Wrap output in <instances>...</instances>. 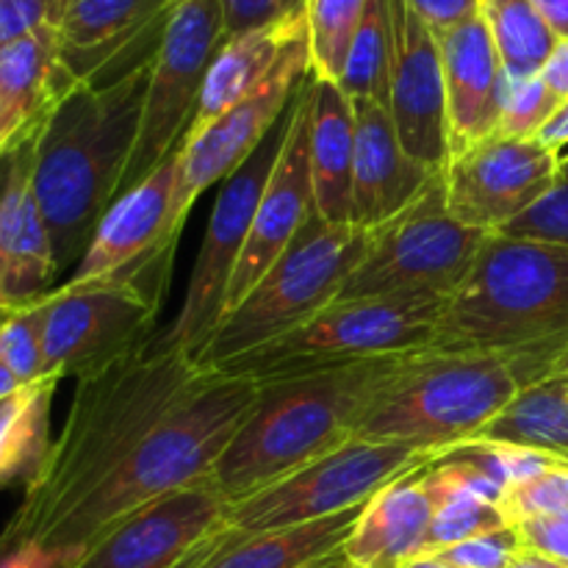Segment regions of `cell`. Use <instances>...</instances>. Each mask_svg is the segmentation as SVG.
I'll return each instance as SVG.
<instances>
[{
    "label": "cell",
    "mask_w": 568,
    "mask_h": 568,
    "mask_svg": "<svg viewBox=\"0 0 568 568\" xmlns=\"http://www.w3.org/2000/svg\"><path fill=\"white\" fill-rule=\"evenodd\" d=\"M203 375L161 333L78 381L64 427L0 532V555L42 547L50 532L120 471L166 410Z\"/></svg>",
    "instance_id": "cell-1"
},
{
    "label": "cell",
    "mask_w": 568,
    "mask_h": 568,
    "mask_svg": "<svg viewBox=\"0 0 568 568\" xmlns=\"http://www.w3.org/2000/svg\"><path fill=\"white\" fill-rule=\"evenodd\" d=\"M150 61L105 87L78 83L33 142V194L59 275L81 264L94 231L120 197L142 116Z\"/></svg>",
    "instance_id": "cell-2"
},
{
    "label": "cell",
    "mask_w": 568,
    "mask_h": 568,
    "mask_svg": "<svg viewBox=\"0 0 568 568\" xmlns=\"http://www.w3.org/2000/svg\"><path fill=\"white\" fill-rule=\"evenodd\" d=\"M258 388L261 383L247 377L203 372L142 438L120 471L83 499L39 549L78 560L94 538L133 510L178 488L209 480L258 397Z\"/></svg>",
    "instance_id": "cell-3"
},
{
    "label": "cell",
    "mask_w": 568,
    "mask_h": 568,
    "mask_svg": "<svg viewBox=\"0 0 568 568\" xmlns=\"http://www.w3.org/2000/svg\"><path fill=\"white\" fill-rule=\"evenodd\" d=\"M566 347V244L488 233L469 275L447 297L427 349L538 355L555 375Z\"/></svg>",
    "instance_id": "cell-4"
},
{
    "label": "cell",
    "mask_w": 568,
    "mask_h": 568,
    "mask_svg": "<svg viewBox=\"0 0 568 568\" xmlns=\"http://www.w3.org/2000/svg\"><path fill=\"white\" fill-rule=\"evenodd\" d=\"M405 355L261 383L242 427L214 466L227 503L250 497L353 442L377 388Z\"/></svg>",
    "instance_id": "cell-5"
},
{
    "label": "cell",
    "mask_w": 568,
    "mask_h": 568,
    "mask_svg": "<svg viewBox=\"0 0 568 568\" xmlns=\"http://www.w3.org/2000/svg\"><path fill=\"white\" fill-rule=\"evenodd\" d=\"M547 377L552 366L538 355L422 349L405 355L377 388L355 438L442 455L475 442L521 388Z\"/></svg>",
    "instance_id": "cell-6"
},
{
    "label": "cell",
    "mask_w": 568,
    "mask_h": 568,
    "mask_svg": "<svg viewBox=\"0 0 568 568\" xmlns=\"http://www.w3.org/2000/svg\"><path fill=\"white\" fill-rule=\"evenodd\" d=\"M444 305L447 297L442 294L331 303L303 325L211 372L272 383L392 355H414L430 347Z\"/></svg>",
    "instance_id": "cell-7"
},
{
    "label": "cell",
    "mask_w": 568,
    "mask_h": 568,
    "mask_svg": "<svg viewBox=\"0 0 568 568\" xmlns=\"http://www.w3.org/2000/svg\"><path fill=\"white\" fill-rule=\"evenodd\" d=\"M175 247H164L120 275L61 283L42 300V377L94 375L153 338Z\"/></svg>",
    "instance_id": "cell-8"
},
{
    "label": "cell",
    "mask_w": 568,
    "mask_h": 568,
    "mask_svg": "<svg viewBox=\"0 0 568 568\" xmlns=\"http://www.w3.org/2000/svg\"><path fill=\"white\" fill-rule=\"evenodd\" d=\"M366 236L369 231L358 225H331L314 216L216 325L200 353L197 369H216L336 303L344 281L364 255Z\"/></svg>",
    "instance_id": "cell-9"
},
{
    "label": "cell",
    "mask_w": 568,
    "mask_h": 568,
    "mask_svg": "<svg viewBox=\"0 0 568 568\" xmlns=\"http://www.w3.org/2000/svg\"><path fill=\"white\" fill-rule=\"evenodd\" d=\"M433 458L436 455L410 447V444L353 438L344 447L305 464L303 469L231 503L225 527L194 555V560L211 547L242 541V538L261 536V532L311 525V521L331 519L344 510L361 508L383 486L433 464ZM194 560L189 568L194 566Z\"/></svg>",
    "instance_id": "cell-10"
},
{
    "label": "cell",
    "mask_w": 568,
    "mask_h": 568,
    "mask_svg": "<svg viewBox=\"0 0 568 568\" xmlns=\"http://www.w3.org/2000/svg\"><path fill=\"white\" fill-rule=\"evenodd\" d=\"M486 236L449 214L442 172H436L414 203L372 227L336 303L399 294L449 297L469 275Z\"/></svg>",
    "instance_id": "cell-11"
},
{
    "label": "cell",
    "mask_w": 568,
    "mask_h": 568,
    "mask_svg": "<svg viewBox=\"0 0 568 568\" xmlns=\"http://www.w3.org/2000/svg\"><path fill=\"white\" fill-rule=\"evenodd\" d=\"M225 42L220 0H183L150 61L142 116L120 194L159 170L189 136L205 75Z\"/></svg>",
    "instance_id": "cell-12"
},
{
    "label": "cell",
    "mask_w": 568,
    "mask_h": 568,
    "mask_svg": "<svg viewBox=\"0 0 568 568\" xmlns=\"http://www.w3.org/2000/svg\"><path fill=\"white\" fill-rule=\"evenodd\" d=\"M286 133L288 111L266 133V139L253 150V155L222 181L220 197L214 200L209 227H205L203 247H200L192 277H189L186 297H183V305L170 331L161 333L170 347H175L194 364H197L200 353L225 316L233 272L242 258L244 244H247L255 209H258V200L264 194Z\"/></svg>",
    "instance_id": "cell-13"
},
{
    "label": "cell",
    "mask_w": 568,
    "mask_h": 568,
    "mask_svg": "<svg viewBox=\"0 0 568 568\" xmlns=\"http://www.w3.org/2000/svg\"><path fill=\"white\" fill-rule=\"evenodd\" d=\"M311 72L308 33L288 48L281 64L253 94L233 105L231 111L189 133L178 150L175 189L170 203V242L178 244L194 200L203 197L214 183H222L233 170L244 164L266 139V133L281 122L292 105L294 94Z\"/></svg>",
    "instance_id": "cell-14"
},
{
    "label": "cell",
    "mask_w": 568,
    "mask_h": 568,
    "mask_svg": "<svg viewBox=\"0 0 568 568\" xmlns=\"http://www.w3.org/2000/svg\"><path fill=\"white\" fill-rule=\"evenodd\" d=\"M564 155L538 139L491 136L442 170L447 209L460 225L499 233L552 189Z\"/></svg>",
    "instance_id": "cell-15"
},
{
    "label": "cell",
    "mask_w": 568,
    "mask_h": 568,
    "mask_svg": "<svg viewBox=\"0 0 568 568\" xmlns=\"http://www.w3.org/2000/svg\"><path fill=\"white\" fill-rule=\"evenodd\" d=\"M227 508L214 477L178 488L109 527L70 568H189L225 527Z\"/></svg>",
    "instance_id": "cell-16"
},
{
    "label": "cell",
    "mask_w": 568,
    "mask_h": 568,
    "mask_svg": "<svg viewBox=\"0 0 568 568\" xmlns=\"http://www.w3.org/2000/svg\"><path fill=\"white\" fill-rule=\"evenodd\" d=\"M183 0H61L59 53L75 83L105 87L153 61Z\"/></svg>",
    "instance_id": "cell-17"
},
{
    "label": "cell",
    "mask_w": 568,
    "mask_h": 568,
    "mask_svg": "<svg viewBox=\"0 0 568 568\" xmlns=\"http://www.w3.org/2000/svg\"><path fill=\"white\" fill-rule=\"evenodd\" d=\"M316 216L314 178H311V72L294 94L288 109V133L277 153L272 175L255 209L253 227L242 250L231 288L227 311L242 303L244 294L261 281L266 270L288 250L297 233ZM225 320V316H222Z\"/></svg>",
    "instance_id": "cell-18"
},
{
    "label": "cell",
    "mask_w": 568,
    "mask_h": 568,
    "mask_svg": "<svg viewBox=\"0 0 568 568\" xmlns=\"http://www.w3.org/2000/svg\"><path fill=\"white\" fill-rule=\"evenodd\" d=\"M388 111L410 159L442 172L449 155L447 92L438 37L408 6L394 0V61Z\"/></svg>",
    "instance_id": "cell-19"
},
{
    "label": "cell",
    "mask_w": 568,
    "mask_h": 568,
    "mask_svg": "<svg viewBox=\"0 0 568 568\" xmlns=\"http://www.w3.org/2000/svg\"><path fill=\"white\" fill-rule=\"evenodd\" d=\"M37 133L14 148L9 186L0 203V316L37 305L59 281L53 242L33 194Z\"/></svg>",
    "instance_id": "cell-20"
},
{
    "label": "cell",
    "mask_w": 568,
    "mask_h": 568,
    "mask_svg": "<svg viewBox=\"0 0 568 568\" xmlns=\"http://www.w3.org/2000/svg\"><path fill=\"white\" fill-rule=\"evenodd\" d=\"M438 48L447 92L449 150L455 155L497 136L510 81L480 14L442 33Z\"/></svg>",
    "instance_id": "cell-21"
},
{
    "label": "cell",
    "mask_w": 568,
    "mask_h": 568,
    "mask_svg": "<svg viewBox=\"0 0 568 568\" xmlns=\"http://www.w3.org/2000/svg\"><path fill=\"white\" fill-rule=\"evenodd\" d=\"M175 172L178 150L142 183L120 194L94 231L81 264L64 283L78 286V283L103 281V277L131 270L159 250L178 247L175 242H170V203Z\"/></svg>",
    "instance_id": "cell-22"
},
{
    "label": "cell",
    "mask_w": 568,
    "mask_h": 568,
    "mask_svg": "<svg viewBox=\"0 0 568 568\" xmlns=\"http://www.w3.org/2000/svg\"><path fill=\"white\" fill-rule=\"evenodd\" d=\"M353 225L372 231L414 203L436 172L410 159L399 142L388 105L377 100H353Z\"/></svg>",
    "instance_id": "cell-23"
},
{
    "label": "cell",
    "mask_w": 568,
    "mask_h": 568,
    "mask_svg": "<svg viewBox=\"0 0 568 568\" xmlns=\"http://www.w3.org/2000/svg\"><path fill=\"white\" fill-rule=\"evenodd\" d=\"M78 83L67 72L59 53L55 26H44L28 37L0 48V153L14 150L33 136Z\"/></svg>",
    "instance_id": "cell-24"
},
{
    "label": "cell",
    "mask_w": 568,
    "mask_h": 568,
    "mask_svg": "<svg viewBox=\"0 0 568 568\" xmlns=\"http://www.w3.org/2000/svg\"><path fill=\"white\" fill-rule=\"evenodd\" d=\"M427 466L392 480L364 505L342 547L355 568H399L425 555L436 510L425 486Z\"/></svg>",
    "instance_id": "cell-25"
},
{
    "label": "cell",
    "mask_w": 568,
    "mask_h": 568,
    "mask_svg": "<svg viewBox=\"0 0 568 568\" xmlns=\"http://www.w3.org/2000/svg\"><path fill=\"white\" fill-rule=\"evenodd\" d=\"M355 109L338 83L311 75V178L316 216L353 225Z\"/></svg>",
    "instance_id": "cell-26"
},
{
    "label": "cell",
    "mask_w": 568,
    "mask_h": 568,
    "mask_svg": "<svg viewBox=\"0 0 568 568\" xmlns=\"http://www.w3.org/2000/svg\"><path fill=\"white\" fill-rule=\"evenodd\" d=\"M303 37L305 9L281 22L255 28V31L242 33V37L225 39L220 53L214 55L209 67L203 92H200L197 114H194L189 133L203 131L205 125L220 120L233 105L242 103L247 94H253L275 72L283 55L288 53V48Z\"/></svg>",
    "instance_id": "cell-27"
},
{
    "label": "cell",
    "mask_w": 568,
    "mask_h": 568,
    "mask_svg": "<svg viewBox=\"0 0 568 568\" xmlns=\"http://www.w3.org/2000/svg\"><path fill=\"white\" fill-rule=\"evenodd\" d=\"M361 510L364 505L311 525L261 532L242 541L211 547L194 560L192 568H303L316 564L344 547Z\"/></svg>",
    "instance_id": "cell-28"
},
{
    "label": "cell",
    "mask_w": 568,
    "mask_h": 568,
    "mask_svg": "<svg viewBox=\"0 0 568 568\" xmlns=\"http://www.w3.org/2000/svg\"><path fill=\"white\" fill-rule=\"evenodd\" d=\"M538 449L568 464V381L552 375L521 388L514 403L475 438Z\"/></svg>",
    "instance_id": "cell-29"
},
{
    "label": "cell",
    "mask_w": 568,
    "mask_h": 568,
    "mask_svg": "<svg viewBox=\"0 0 568 568\" xmlns=\"http://www.w3.org/2000/svg\"><path fill=\"white\" fill-rule=\"evenodd\" d=\"M59 381L22 386L14 397L0 403V488L17 480H33L50 449V405Z\"/></svg>",
    "instance_id": "cell-30"
},
{
    "label": "cell",
    "mask_w": 568,
    "mask_h": 568,
    "mask_svg": "<svg viewBox=\"0 0 568 568\" xmlns=\"http://www.w3.org/2000/svg\"><path fill=\"white\" fill-rule=\"evenodd\" d=\"M480 17L510 81L536 78L552 55L558 37L532 0H480Z\"/></svg>",
    "instance_id": "cell-31"
},
{
    "label": "cell",
    "mask_w": 568,
    "mask_h": 568,
    "mask_svg": "<svg viewBox=\"0 0 568 568\" xmlns=\"http://www.w3.org/2000/svg\"><path fill=\"white\" fill-rule=\"evenodd\" d=\"M394 61V0H366L364 17L338 81L349 100H377L388 105Z\"/></svg>",
    "instance_id": "cell-32"
},
{
    "label": "cell",
    "mask_w": 568,
    "mask_h": 568,
    "mask_svg": "<svg viewBox=\"0 0 568 568\" xmlns=\"http://www.w3.org/2000/svg\"><path fill=\"white\" fill-rule=\"evenodd\" d=\"M364 6L366 0H305L308 61L316 81H342Z\"/></svg>",
    "instance_id": "cell-33"
},
{
    "label": "cell",
    "mask_w": 568,
    "mask_h": 568,
    "mask_svg": "<svg viewBox=\"0 0 568 568\" xmlns=\"http://www.w3.org/2000/svg\"><path fill=\"white\" fill-rule=\"evenodd\" d=\"M430 497L436 510H433L430 536H427V547L422 558L508 527L499 505L486 497H477V494L469 491H430Z\"/></svg>",
    "instance_id": "cell-34"
},
{
    "label": "cell",
    "mask_w": 568,
    "mask_h": 568,
    "mask_svg": "<svg viewBox=\"0 0 568 568\" xmlns=\"http://www.w3.org/2000/svg\"><path fill=\"white\" fill-rule=\"evenodd\" d=\"M42 300L0 320V364L9 366L22 386L42 381Z\"/></svg>",
    "instance_id": "cell-35"
},
{
    "label": "cell",
    "mask_w": 568,
    "mask_h": 568,
    "mask_svg": "<svg viewBox=\"0 0 568 568\" xmlns=\"http://www.w3.org/2000/svg\"><path fill=\"white\" fill-rule=\"evenodd\" d=\"M499 510L508 525H521L538 516L568 514V466H552L530 480L505 488Z\"/></svg>",
    "instance_id": "cell-36"
},
{
    "label": "cell",
    "mask_w": 568,
    "mask_h": 568,
    "mask_svg": "<svg viewBox=\"0 0 568 568\" xmlns=\"http://www.w3.org/2000/svg\"><path fill=\"white\" fill-rule=\"evenodd\" d=\"M558 105L560 100L541 81V75L527 78V81H510L508 98H505L503 105V116H499L497 136L536 139L541 133V128L549 122V116L558 111Z\"/></svg>",
    "instance_id": "cell-37"
},
{
    "label": "cell",
    "mask_w": 568,
    "mask_h": 568,
    "mask_svg": "<svg viewBox=\"0 0 568 568\" xmlns=\"http://www.w3.org/2000/svg\"><path fill=\"white\" fill-rule=\"evenodd\" d=\"M503 236L536 239V242L566 244L568 247V155L560 159L552 189L527 214L503 227Z\"/></svg>",
    "instance_id": "cell-38"
},
{
    "label": "cell",
    "mask_w": 568,
    "mask_h": 568,
    "mask_svg": "<svg viewBox=\"0 0 568 568\" xmlns=\"http://www.w3.org/2000/svg\"><path fill=\"white\" fill-rule=\"evenodd\" d=\"M521 549H525V544H521L519 530L508 525L497 532H488V536L471 538V541L458 544V547L444 549L433 558H442L458 568H510Z\"/></svg>",
    "instance_id": "cell-39"
},
{
    "label": "cell",
    "mask_w": 568,
    "mask_h": 568,
    "mask_svg": "<svg viewBox=\"0 0 568 568\" xmlns=\"http://www.w3.org/2000/svg\"><path fill=\"white\" fill-rule=\"evenodd\" d=\"M225 39L272 26L305 9V0H220Z\"/></svg>",
    "instance_id": "cell-40"
},
{
    "label": "cell",
    "mask_w": 568,
    "mask_h": 568,
    "mask_svg": "<svg viewBox=\"0 0 568 568\" xmlns=\"http://www.w3.org/2000/svg\"><path fill=\"white\" fill-rule=\"evenodd\" d=\"M61 0H0V48L44 26H55Z\"/></svg>",
    "instance_id": "cell-41"
},
{
    "label": "cell",
    "mask_w": 568,
    "mask_h": 568,
    "mask_svg": "<svg viewBox=\"0 0 568 568\" xmlns=\"http://www.w3.org/2000/svg\"><path fill=\"white\" fill-rule=\"evenodd\" d=\"M514 527L519 530L525 549L568 564V514L538 516V519H527Z\"/></svg>",
    "instance_id": "cell-42"
},
{
    "label": "cell",
    "mask_w": 568,
    "mask_h": 568,
    "mask_svg": "<svg viewBox=\"0 0 568 568\" xmlns=\"http://www.w3.org/2000/svg\"><path fill=\"white\" fill-rule=\"evenodd\" d=\"M408 6L427 22L436 37L480 14V0H408Z\"/></svg>",
    "instance_id": "cell-43"
},
{
    "label": "cell",
    "mask_w": 568,
    "mask_h": 568,
    "mask_svg": "<svg viewBox=\"0 0 568 568\" xmlns=\"http://www.w3.org/2000/svg\"><path fill=\"white\" fill-rule=\"evenodd\" d=\"M541 81L552 89L555 98L564 103L568 100V39H558L552 55L547 59V64L541 67Z\"/></svg>",
    "instance_id": "cell-44"
},
{
    "label": "cell",
    "mask_w": 568,
    "mask_h": 568,
    "mask_svg": "<svg viewBox=\"0 0 568 568\" xmlns=\"http://www.w3.org/2000/svg\"><path fill=\"white\" fill-rule=\"evenodd\" d=\"M538 142L544 144V148L555 150V153H560V150L568 144V100L558 105V111H555L552 116H549L547 125L541 128V133H538Z\"/></svg>",
    "instance_id": "cell-45"
},
{
    "label": "cell",
    "mask_w": 568,
    "mask_h": 568,
    "mask_svg": "<svg viewBox=\"0 0 568 568\" xmlns=\"http://www.w3.org/2000/svg\"><path fill=\"white\" fill-rule=\"evenodd\" d=\"M538 14L547 20L558 39H568V0H532Z\"/></svg>",
    "instance_id": "cell-46"
},
{
    "label": "cell",
    "mask_w": 568,
    "mask_h": 568,
    "mask_svg": "<svg viewBox=\"0 0 568 568\" xmlns=\"http://www.w3.org/2000/svg\"><path fill=\"white\" fill-rule=\"evenodd\" d=\"M510 568H568V564H560V560L544 558V555L530 552V549H521L519 558L510 564Z\"/></svg>",
    "instance_id": "cell-47"
},
{
    "label": "cell",
    "mask_w": 568,
    "mask_h": 568,
    "mask_svg": "<svg viewBox=\"0 0 568 568\" xmlns=\"http://www.w3.org/2000/svg\"><path fill=\"white\" fill-rule=\"evenodd\" d=\"M20 388H22V383L17 381L14 375H11L9 366L0 364V403H6V399H9V397H14V394L20 392Z\"/></svg>",
    "instance_id": "cell-48"
},
{
    "label": "cell",
    "mask_w": 568,
    "mask_h": 568,
    "mask_svg": "<svg viewBox=\"0 0 568 568\" xmlns=\"http://www.w3.org/2000/svg\"><path fill=\"white\" fill-rule=\"evenodd\" d=\"M303 568H355L353 564L347 560V555H344V549H336L333 555H327V558L316 560V564H308Z\"/></svg>",
    "instance_id": "cell-49"
},
{
    "label": "cell",
    "mask_w": 568,
    "mask_h": 568,
    "mask_svg": "<svg viewBox=\"0 0 568 568\" xmlns=\"http://www.w3.org/2000/svg\"><path fill=\"white\" fill-rule=\"evenodd\" d=\"M11 164H14V150H9V153H6V155H0V203H3L6 186H9Z\"/></svg>",
    "instance_id": "cell-50"
},
{
    "label": "cell",
    "mask_w": 568,
    "mask_h": 568,
    "mask_svg": "<svg viewBox=\"0 0 568 568\" xmlns=\"http://www.w3.org/2000/svg\"><path fill=\"white\" fill-rule=\"evenodd\" d=\"M399 568H458V566H453V564H447V560H442V558H416V560H410V564H405V566H399Z\"/></svg>",
    "instance_id": "cell-51"
},
{
    "label": "cell",
    "mask_w": 568,
    "mask_h": 568,
    "mask_svg": "<svg viewBox=\"0 0 568 568\" xmlns=\"http://www.w3.org/2000/svg\"><path fill=\"white\" fill-rule=\"evenodd\" d=\"M555 375H568V347L560 353L558 364H555Z\"/></svg>",
    "instance_id": "cell-52"
},
{
    "label": "cell",
    "mask_w": 568,
    "mask_h": 568,
    "mask_svg": "<svg viewBox=\"0 0 568 568\" xmlns=\"http://www.w3.org/2000/svg\"><path fill=\"white\" fill-rule=\"evenodd\" d=\"M566 381H568V375H566Z\"/></svg>",
    "instance_id": "cell-53"
},
{
    "label": "cell",
    "mask_w": 568,
    "mask_h": 568,
    "mask_svg": "<svg viewBox=\"0 0 568 568\" xmlns=\"http://www.w3.org/2000/svg\"><path fill=\"white\" fill-rule=\"evenodd\" d=\"M0 155H6V153H0Z\"/></svg>",
    "instance_id": "cell-54"
},
{
    "label": "cell",
    "mask_w": 568,
    "mask_h": 568,
    "mask_svg": "<svg viewBox=\"0 0 568 568\" xmlns=\"http://www.w3.org/2000/svg\"><path fill=\"white\" fill-rule=\"evenodd\" d=\"M0 320H3V316H0Z\"/></svg>",
    "instance_id": "cell-55"
}]
</instances>
